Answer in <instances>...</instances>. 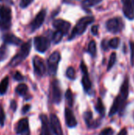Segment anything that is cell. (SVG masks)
<instances>
[{
    "label": "cell",
    "instance_id": "6da1fadb",
    "mask_svg": "<svg viewBox=\"0 0 134 135\" xmlns=\"http://www.w3.org/2000/svg\"><path fill=\"white\" fill-rule=\"evenodd\" d=\"M95 21V18L93 17H90V16H88V17H81L77 22V25H75V27L73 28V31H72V33L69 38V40H72L75 37H77V36H80L81 34H83L87 27L93 23Z\"/></svg>",
    "mask_w": 134,
    "mask_h": 135
},
{
    "label": "cell",
    "instance_id": "7a4b0ae2",
    "mask_svg": "<svg viewBox=\"0 0 134 135\" xmlns=\"http://www.w3.org/2000/svg\"><path fill=\"white\" fill-rule=\"evenodd\" d=\"M31 43H32V41L28 40V42H26L21 45L20 51L10 60V62L9 63V66H12V67L17 66L28 57V55L30 53V50H31V47H32Z\"/></svg>",
    "mask_w": 134,
    "mask_h": 135
},
{
    "label": "cell",
    "instance_id": "3957f363",
    "mask_svg": "<svg viewBox=\"0 0 134 135\" xmlns=\"http://www.w3.org/2000/svg\"><path fill=\"white\" fill-rule=\"evenodd\" d=\"M11 26V9L0 5V30H7Z\"/></svg>",
    "mask_w": 134,
    "mask_h": 135
},
{
    "label": "cell",
    "instance_id": "277c9868",
    "mask_svg": "<svg viewBox=\"0 0 134 135\" xmlns=\"http://www.w3.org/2000/svg\"><path fill=\"white\" fill-rule=\"evenodd\" d=\"M61 59V55L58 51L53 52L47 59V70L49 75L54 76L57 74L58 62Z\"/></svg>",
    "mask_w": 134,
    "mask_h": 135
},
{
    "label": "cell",
    "instance_id": "5b68a950",
    "mask_svg": "<svg viewBox=\"0 0 134 135\" xmlns=\"http://www.w3.org/2000/svg\"><path fill=\"white\" fill-rule=\"evenodd\" d=\"M50 100L51 103L58 104L62 100V92L59 86V82L57 80H54L51 84Z\"/></svg>",
    "mask_w": 134,
    "mask_h": 135
},
{
    "label": "cell",
    "instance_id": "8992f818",
    "mask_svg": "<svg viewBox=\"0 0 134 135\" xmlns=\"http://www.w3.org/2000/svg\"><path fill=\"white\" fill-rule=\"evenodd\" d=\"M107 30L112 33H118L121 32L124 27V23L120 17H114L109 19L106 23Z\"/></svg>",
    "mask_w": 134,
    "mask_h": 135
},
{
    "label": "cell",
    "instance_id": "52a82bcc",
    "mask_svg": "<svg viewBox=\"0 0 134 135\" xmlns=\"http://www.w3.org/2000/svg\"><path fill=\"white\" fill-rule=\"evenodd\" d=\"M34 47L36 50L40 53H44L50 47V40L44 36H36L34 40Z\"/></svg>",
    "mask_w": 134,
    "mask_h": 135
},
{
    "label": "cell",
    "instance_id": "ba28073f",
    "mask_svg": "<svg viewBox=\"0 0 134 135\" xmlns=\"http://www.w3.org/2000/svg\"><path fill=\"white\" fill-rule=\"evenodd\" d=\"M81 69L83 73V77H82V80H81L83 89L86 93H89L92 89V81L89 78L87 66L83 61L81 63Z\"/></svg>",
    "mask_w": 134,
    "mask_h": 135
},
{
    "label": "cell",
    "instance_id": "9c48e42d",
    "mask_svg": "<svg viewBox=\"0 0 134 135\" xmlns=\"http://www.w3.org/2000/svg\"><path fill=\"white\" fill-rule=\"evenodd\" d=\"M32 64H33V69L35 74L39 76L42 77L46 73V66L44 64L43 60L39 57V56H35L32 59Z\"/></svg>",
    "mask_w": 134,
    "mask_h": 135
},
{
    "label": "cell",
    "instance_id": "30bf717a",
    "mask_svg": "<svg viewBox=\"0 0 134 135\" xmlns=\"http://www.w3.org/2000/svg\"><path fill=\"white\" fill-rule=\"evenodd\" d=\"M49 123H50L51 130L54 134V135H64L62 129V125H61L60 120L56 115H54V114L51 115Z\"/></svg>",
    "mask_w": 134,
    "mask_h": 135
},
{
    "label": "cell",
    "instance_id": "8fae6325",
    "mask_svg": "<svg viewBox=\"0 0 134 135\" xmlns=\"http://www.w3.org/2000/svg\"><path fill=\"white\" fill-rule=\"evenodd\" d=\"M16 133L18 135H30L29 123L27 118L21 119L18 121L16 127Z\"/></svg>",
    "mask_w": 134,
    "mask_h": 135
},
{
    "label": "cell",
    "instance_id": "7c38bea8",
    "mask_svg": "<svg viewBox=\"0 0 134 135\" xmlns=\"http://www.w3.org/2000/svg\"><path fill=\"white\" fill-rule=\"evenodd\" d=\"M46 17V11L44 9H42L38 13V14L36 16L35 19L31 22L30 24V30L31 32H35L36 29H38L42 24L43 23Z\"/></svg>",
    "mask_w": 134,
    "mask_h": 135
},
{
    "label": "cell",
    "instance_id": "4fadbf2b",
    "mask_svg": "<svg viewBox=\"0 0 134 135\" xmlns=\"http://www.w3.org/2000/svg\"><path fill=\"white\" fill-rule=\"evenodd\" d=\"M53 26L57 30L62 32L65 35L69 32V30L71 27V24L65 20H62V19H56L53 21Z\"/></svg>",
    "mask_w": 134,
    "mask_h": 135
},
{
    "label": "cell",
    "instance_id": "5bb4252c",
    "mask_svg": "<svg viewBox=\"0 0 134 135\" xmlns=\"http://www.w3.org/2000/svg\"><path fill=\"white\" fill-rule=\"evenodd\" d=\"M83 118H84V120H85V123H86V125H87V127L88 128L95 129V128H97L100 125V121H97V120L95 121L93 119L92 112H90V111H87V112H84Z\"/></svg>",
    "mask_w": 134,
    "mask_h": 135
},
{
    "label": "cell",
    "instance_id": "9a60e30c",
    "mask_svg": "<svg viewBox=\"0 0 134 135\" xmlns=\"http://www.w3.org/2000/svg\"><path fill=\"white\" fill-rule=\"evenodd\" d=\"M123 4V13L130 20L134 19V9L131 0H122Z\"/></svg>",
    "mask_w": 134,
    "mask_h": 135
},
{
    "label": "cell",
    "instance_id": "2e32d148",
    "mask_svg": "<svg viewBox=\"0 0 134 135\" xmlns=\"http://www.w3.org/2000/svg\"><path fill=\"white\" fill-rule=\"evenodd\" d=\"M65 119H66V123L68 127L73 128V127H77V121L74 116L73 111L70 108H67L65 109Z\"/></svg>",
    "mask_w": 134,
    "mask_h": 135
},
{
    "label": "cell",
    "instance_id": "e0dca14e",
    "mask_svg": "<svg viewBox=\"0 0 134 135\" xmlns=\"http://www.w3.org/2000/svg\"><path fill=\"white\" fill-rule=\"evenodd\" d=\"M125 104L126 103H124L121 100L120 97L119 96H117L116 98L114 100V103H113L112 107L111 108V110H110V112H109V116L111 117V116L115 115L116 113H118L119 111H121L122 109H123Z\"/></svg>",
    "mask_w": 134,
    "mask_h": 135
},
{
    "label": "cell",
    "instance_id": "ac0fdd59",
    "mask_svg": "<svg viewBox=\"0 0 134 135\" xmlns=\"http://www.w3.org/2000/svg\"><path fill=\"white\" fill-rule=\"evenodd\" d=\"M40 121L42 123L41 132L39 135H51V130L50 127V123L47 117L45 115H40Z\"/></svg>",
    "mask_w": 134,
    "mask_h": 135
},
{
    "label": "cell",
    "instance_id": "d6986e66",
    "mask_svg": "<svg viewBox=\"0 0 134 135\" xmlns=\"http://www.w3.org/2000/svg\"><path fill=\"white\" fill-rule=\"evenodd\" d=\"M3 41L5 44H12V45H16V46H19L21 44H22V40L21 39H19L18 37H17L15 35L13 34H6L3 36Z\"/></svg>",
    "mask_w": 134,
    "mask_h": 135
},
{
    "label": "cell",
    "instance_id": "ffe728a7",
    "mask_svg": "<svg viewBox=\"0 0 134 135\" xmlns=\"http://www.w3.org/2000/svg\"><path fill=\"white\" fill-rule=\"evenodd\" d=\"M121 98V100L126 103L127 98H128V96H129V80H128V78H126L125 79V81H123L122 86H121V89H120V93L118 95Z\"/></svg>",
    "mask_w": 134,
    "mask_h": 135
},
{
    "label": "cell",
    "instance_id": "44dd1931",
    "mask_svg": "<svg viewBox=\"0 0 134 135\" xmlns=\"http://www.w3.org/2000/svg\"><path fill=\"white\" fill-rule=\"evenodd\" d=\"M15 91H16V93H17L19 96L24 97V100H28L31 99V96L28 94V86H27L25 84H20V85H18L16 87Z\"/></svg>",
    "mask_w": 134,
    "mask_h": 135
},
{
    "label": "cell",
    "instance_id": "7402d4cb",
    "mask_svg": "<svg viewBox=\"0 0 134 135\" xmlns=\"http://www.w3.org/2000/svg\"><path fill=\"white\" fill-rule=\"evenodd\" d=\"M95 109L96 110V112L102 116L103 117L104 115H105V112H106V108L103 104V101L100 98H98L97 99V102L95 105Z\"/></svg>",
    "mask_w": 134,
    "mask_h": 135
},
{
    "label": "cell",
    "instance_id": "603a6c76",
    "mask_svg": "<svg viewBox=\"0 0 134 135\" xmlns=\"http://www.w3.org/2000/svg\"><path fill=\"white\" fill-rule=\"evenodd\" d=\"M9 87V78L5 77L0 82V95H5Z\"/></svg>",
    "mask_w": 134,
    "mask_h": 135
},
{
    "label": "cell",
    "instance_id": "cb8c5ba5",
    "mask_svg": "<svg viewBox=\"0 0 134 135\" xmlns=\"http://www.w3.org/2000/svg\"><path fill=\"white\" fill-rule=\"evenodd\" d=\"M65 99L67 103V104L70 107H72L73 105V102H74V97H73V93H72V91L70 89H67L66 93H65Z\"/></svg>",
    "mask_w": 134,
    "mask_h": 135
},
{
    "label": "cell",
    "instance_id": "d4e9b609",
    "mask_svg": "<svg viewBox=\"0 0 134 135\" xmlns=\"http://www.w3.org/2000/svg\"><path fill=\"white\" fill-rule=\"evenodd\" d=\"M88 51L92 57L96 56V44L94 40H92L89 43L88 47Z\"/></svg>",
    "mask_w": 134,
    "mask_h": 135
},
{
    "label": "cell",
    "instance_id": "484cf974",
    "mask_svg": "<svg viewBox=\"0 0 134 135\" xmlns=\"http://www.w3.org/2000/svg\"><path fill=\"white\" fill-rule=\"evenodd\" d=\"M63 36H64V34H63L62 32L57 30V31L53 34V36H52V41H53V43H54V44H58V43L62 40Z\"/></svg>",
    "mask_w": 134,
    "mask_h": 135
},
{
    "label": "cell",
    "instance_id": "4316f807",
    "mask_svg": "<svg viewBox=\"0 0 134 135\" xmlns=\"http://www.w3.org/2000/svg\"><path fill=\"white\" fill-rule=\"evenodd\" d=\"M8 56V50L6 44L2 45L0 47V62L4 61Z\"/></svg>",
    "mask_w": 134,
    "mask_h": 135
},
{
    "label": "cell",
    "instance_id": "83f0119b",
    "mask_svg": "<svg viewBox=\"0 0 134 135\" xmlns=\"http://www.w3.org/2000/svg\"><path fill=\"white\" fill-rule=\"evenodd\" d=\"M120 44V39L118 37H115L113 39H111L109 42H108V45L110 47L113 48V49H116L118 47Z\"/></svg>",
    "mask_w": 134,
    "mask_h": 135
},
{
    "label": "cell",
    "instance_id": "f1b7e54d",
    "mask_svg": "<svg viewBox=\"0 0 134 135\" xmlns=\"http://www.w3.org/2000/svg\"><path fill=\"white\" fill-rule=\"evenodd\" d=\"M102 0H84L82 5L85 7H92L97 4H99Z\"/></svg>",
    "mask_w": 134,
    "mask_h": 135
},
{
    "label": "cell",
    "instance_id": "f546056e",
    "mask_svg": "<svg viewBox=\"0 0 134 135\" xmlns=\"http://www.w3.org/2000/svg\"><path fill=\"white\" fill-rule=\"evenodd\" d=\"M66 77L69 78V79H71V80H74L75 78H76V72H75V70L73 67H68V69L66 70Z\"/></svg>",
    "mask_w": 134,
    "mask_h": 135
},
{
    "label": "cell",
    "instance_id": "4dcf8cb0",
    "mask_svg": "<svg viewBox=\"0 0 134 135\" xmlns=\"http://www.w3.org/2000/svg\"><path fill=\"white\" fill-rule=\"evenodd\" d=\"M115 62H116V53L113 52L110 56V59H109V62L107 66V71H109L114 66Z\"/></svg>",
    "mask_w": 134,
    "mask_h": 135
},
{
    "label": "cell",
    "instance_id": "1f68e13d",
    "mask_svg": "<svg viewBox=\"0 0 134 135\" xmlns=\"http://www.w3.org/2000/svg\"><path fill=\"white\" fill-rule=\"evenodd\" d=\"M5 120H6V115H5V112L3 110V108L2 106H0V126L3 127L4 123H5Z\"/></svg>",
    "mask_w": 134,
    "mask_h": 135
},
{
    "label": "cell",
    "instance_id": "d6a6232c",
    "mask_svg": "<svg viewBox=\"0 0 134 135\" xmlns=\"http://www.w3.org/2000/svg\"><path fill=\"white\" fill-rule=\"evenodd\" d=\"M114 134H115L114 130L111 127H107V128H105L104 130H103L100 133V135H114Z\"/></svg>",
    "mask_w": 134,
    "mask_h": 135
},
{
    "label": "cell",
    "instance_id": "836d02e7",
    "mask_svg": "<svg viewBox=\"0 0 134 135\" xmlns=\"http://www.w3.org/2000/svg\"><path fill=\"white\" fill-rule=\"evenodd\" d=\"M130 50H131V64L134 66V42L130 41Z\"/></svg>",
    "mask_w": 134,
    "mask_h": 135
},
{
    "label": "cell",
    "instance_id": "e575fe53",
    "mask_svg": "<svg viewBox=\"0 0 134 135\" xmlns=\"http://www.w3.org/2000/svg\"><path fill=\"white\" fill-rule=\"evenodd\" d=\"M13 79H14V80L18 81H21L24 80V77L20 72H18V71H17V72L13 75Z\"/></svg>",
    "mask_w": 134,
    "mask_h": 135
},
{
    "label": "cell",
    "instance_id": "d590c367",
    "mask_svg": "<svg viewBox=\"0 0 134 135\" xmlns=\"http://www.w3.org/2000/svg\"><path fill=\"white\" fill-rule=\"evenodd\" d=\"M32 0H21L20 1V7L21 8H26L27 6H28L31 3H32Z\"/></svg>",
    "mask_w": 134,
    "mask_h": 135
},
{
    "label": "cell",
    "instance_id": "8d00e7d4",
    "mask_svg": "<svg viewBox=\"0 0 134 135\" xmlns=\"http://www.w3.org/2000/svg\"><path fill=\"white\" fill-rule=\"evenodd\" d=\"M30 108H31V106H30L29 104H26V105H24V106L22 108V110H21V113H22V115H25L26 113H28V111L30 110Z\"/></svg>",
    "mask_w": 134,
    "mask_h": 135
},
{
    "label": "cell",
    "instance_id": "74e56055",
    "mask_svg": "<svg viewBox=\"0 0 134 135\" xmlns=\"http://www.w3.org/2000/svg\"><path fill=\"white\" fill-rule=\"evenodd\" d=\"M17 102H16L14 100H11V102H10V108H11V110H12L13 112H15V111L17 110Z\"/></svg>",
    "mask_w": 134,
    "mask_h": 135
},
{
    "label": "cell",
    "instance_id": "f35d334b",
    "mask_svg": "<svg viewBox=\"0 0 134 135\" xmlns=\"http://www.w3.org/2000/svg\"><path fill=\"white\" fill-rule=\"evenodd\" d=\"M101 47L104 50V51H107L108 50V47H109V45H108V43L106 40H103L102 41V44H101Z\"/></svg>",
    "mask_w": 134,
    "mask_h": 135
},
{
    "label": "cell",
    "instance_id": "ab89813d",
    "mask_svg": "<svg viewBox=\"0 0 134 135\" xmlns=\"http://www.w3.org/2000/svg\"><path fill=\"white\" fill-rule=\"evenodd\" d=\"M98 28H99V26L98 25H93L92 27V33L94 35V36H96L98 34Z\"/></svg>",
    "mask_w": 134,
    "mask_h": 135
},
{
    "label": "cell",
    "instance_id": "60d3db41",
    "mask_svg": "<svg viewBox=\"0 0 134 135\" xmlns=\"http://www.w3.org/2000/svg\"><path fill=\"white\" fill-rule=\"evenodd\" d=\"M127 130L126 129V128H122L120 131H119V133L118 134V135H127Z\"/></svg>",
    "mask_w": 134,
    "mask_h": 135
},
{
    "label": "cell",
    "instance_id": "b9f144b4",
    "mask_svg": "<svg viewBox=\"0 0 134 135\" xmlns=\"http://www.w3.org/2000/svg\"><path fill=\"white\" fill-rule=\"evenodd\" d=\"M133 9H134V0H133Z\"/></svg>",
    "mask_w": 134,
    "mask_h": 135
},
{
    "label": "cell",
    "instance_id": "7bdbcfd3",
    "mask_svg": "<svg viewBox=\"0 0 134 135\" xmlns=\"http://www.w3.org/2000/svg\"><path fill=\"white\" fill-rule=\"evenodd\" d=\"M133 118H134V116H133Z\"/></svg>",
    "mask_w": 134,
    "mask_h": 135
},
{
    "label": "cell",
    "instance_id": "ee69618b",
    "mask_svg": "<svg viewBox=\"0 0 134 135\" xmlns=\"http://www.w3.org/2000/svg\"><path fill=\"white\" fill-rule=\"evenodd\" d=\"M0 1H1V0H0Z\"/></svg>",
    "mask_w": 134,
    "mask_h": 135
}]
</instances>
